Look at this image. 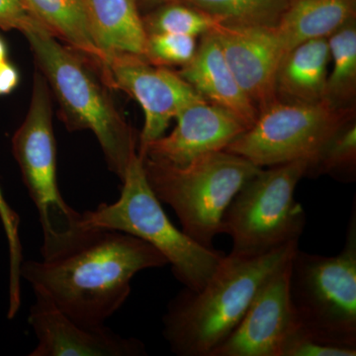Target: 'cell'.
Returning <instances> with one entry per match:
<instances>
[{
  "mask_svg": "<svg viewBox=\"0 0 356 356\" xmlns=\"http://www.w3.org/2000/svg\"><path fill=\"white\" fill-rule=\"evenodd\" d=\"M0 221L6 232L9 250V278L13 280L20 277V268L22 264V245L19 236V216L14 212L4 198L0 188Z\"/></svg>",
  "mask_w": 356,
  "mask_h": 356,
  "instance_id": "484cf974",
  "label": "cell"
},
{
  "mask_svg": "<svg viewBox=\"0 0 356 356\" xmlns=\"http://www.w3.org/2000/svg\"><path fill=\"white\" fill-rule=\"evenodd\" d=\"M37 69L60 104V117L70 131L89 130L99 142L109 170L123 179L137 139L108 90L98 81L88 58L58 42L35 20L22 31Z\"/></svg>",
  "mask_w": 356,
  "mask_h": 356,
  "instance_id": "3957f363",
  "label": "cell"
},
{
  "mask_svg": "<svg viewBox=\"0 0 356 356\" xmlns=\"http://www.w3.org/2000/svg\"><path fill=\"white\" fill-rule=\"evenodd\" d=\"M142 159L156 197L175 211L185 235L208 248H214V238L222 234V217L236 192L262 168L227 151L184 165Z\"/></svg>",
  "mask_w": 356,
  "mask_h": 356,
  "instance_id": "5b68a950",
  "label": "cell"
},
{
  "mask_svg": "<svg viewBox=\"0 0 356 356\" xmlns=\"http://www.w3.org/2000/svg\"><path fill=\"white\" fill-rule=\"evenodd\" d=\"M177 72L206 102L236 115L248 129L257 120L259 110L236 81L213 33L200 37L195 56Z\"/></svg>",
  "mask_w": 356,
  "mask_h": 356,
  "instance_id": "9a60e30c",
  "label": "cell"
},
{
  "mask_svg": "<svg viewBox=\"0 0 356 356\" xmlns=\"http://www.w3.org/2000/svg\"><path fill=\"white\" fill-rule=\"evenodd\" d=\"M290 259L262 285L235 331L211 356H280L299 325L290 300Z\"/></svg>",
  "mask_w": 356,
  "mask_h": 356,
  "instance_id": "8fae6325",
  "label": "cell"
},
{
  "mask_svg": "<svg viewBox=\"0 0 356 356\" xmlns=\"http://www.w3.org/2000/svg\"><path fill=\"white\" fill-rule=\"evenodd\" d=\"M26 1L47 31L99 67L105 55L96 44L84 0Z\"/></svg>",
  "mask_w": 356,
  "mask_h": 356,
  "instance_id": "d6986e66",
  "label": "cell"
},
{
  "mask_svg": "<svg viewBox=\"0 0 356 356\" xmlns=\"http://www.w3.org/2000/svg\"><path fill=\"white\" fill-rule=\"evenodd\" d=\"M96 44L104 55L143 56L147 32L135 0H84Z\"/></svg>",
  "mask_w": 356,
  "mask_h": 356,
  "instance_id": "ac0fdd59",
  "label": "cell"
},
{
  "mask_svg": "<svg viewBox=\"0 0 356 356\" xmlns=\"http://www.w3.org/2000/svg\"><path fill=\"white\" fill-rule=\"evenodd\" d=\"M165 257L137 236L89 229L74 247L51 259L21 264V278L81 324L102 325L120 310L140 271L168 266Z\"/></svg>",
  "mask_w": 356,
  "mask_h": 356,
  "instance_id": "6da1fadb",
  "label": "cell"
},
{
  "mask_svg": "<svg viewBox=\"0 0 356 356\" xmlns=\"http://www.w3.org/2000/svg\"><path fill=\"white\" fill-rule=\"evenodd\" d=\"M227 63L259 112L276 102L275 79L284 58L274 26L220 23L213 30Z\"/></svg>",
  "mask_w": 356,
  "mask_h": 356,
  "instance_id": "5bb4252c",
  "label": "cell"
},
{
  "mask_svg": "<svg viewBox=\"0 0 356 356\" xmlns=\"http://www.w3.org/2000/svg\"><path fill=\"white\" fill-rule=\"evenodd\" d=\"M356 107L339 109L320 102L276 100L225 151L259 168L309 161L341 124L356 116Z\"/></svg>",
  "mask_w": 356,
  "mask_h": 356,
  "instance_id": "9c48e42d",
  "label": "cell"
},
{
  "mask_svg": "<svg viewBox=\"0 0 356 356\" xmlns=\"http://www.w3.org/2000/svg\"><path fill=\"white\" fill-rule=\"evenodd\" d=\"M329 175L337 181H355L356 116L341 124L308 161L305 177Z\"/></svg>",
  "mask_w": 356,
  "mask_h": 356,
  "instance_id": "44dd1931",
  "label": "cell"
},
{
  "mask_svg": "<svg viewBox=\"0 0 356 356\" xmlns=\"http://www.w3.org/2000/svg\"><path fill=\"white\" fill-rule=\"evenodd\" d=\"M356 348L325 343L310 336L300 325L283 344L280 356H355Z\"/></svg>",
  "mask_w": 356,
  "mask_h": 356,
  "instance_id": "d4e9b609",
  "label": "cell"
},
{
  "mask_svg": "<svg viewBox=\"0 0 356 356\" xmlns=\"http://www.w3.org/2000/svg\"><path fill=\"white\" fill-rule=\"evenodd\" d=\"M198 38L187 35L154 33L147 37L144 57L159 67H184L195 56Z\"/></svg>",
  "mask_w": 356,
  "mask_h": 356,
  "instance_id": "cb8c5ba5",
  "label": "cell"
},
{
  "mask_svg": "<svg viewBox=\"0 0 356 356\" xmlns=\"http://www.w3.org/2000/svg\"><path fill=\"white\" fill-rule=\"evenodd\" d=\"M7 60V46L4 40L0 37V63Z\"/></svg>",
  "mask_w": 356,
  "mask_h": 356,
  "instance_id": "f546056e",
  "label": "cell"
},
{
  "mask_svg": "<svg viewBox=\"0 0 356 356\" xmlns=\"http://www.w3.org/2000/svg\"><path fill=\"white\" fill-rule=\"evenodd\" d=\"M289 294L304 331L325 343L356 348L355 200L339 254L295 250L290 259Z\"/></svg>",
  "mask_w": 356,
  "mask_h": 356,
  "instance_id": "52a82bcc",
  "label": "cell"
},
{
  "mask_svg": "<svg viewBox=\"0 0 356 356\" xmlns=\"http://www.w3.org/2000/svg\"><path fill=\"white\" fill-rule=\"evenodd\" d=\"M98 67L106 86L124 91L142 106L145 123L138 151L163 137L185 107L205 100L178 72L151 64L143 56L107 54Z\"/></svg>",
  "mask_w": 356,
  "mask_h": 356,
  "instance_id": "30bf717a",
  "label": "cell"
},
{
  "mask_svg": "<svg viewBox=\"0 0 356 356\" xmlns=\"http://www.w3.org/2000/svg\"><path fill=\"white\" fill-rule=\"evenodd\" d=\"M19 72L10 62L0 63V96L8 95L19 84Z\"/></svg>",
  "mask_w": 356,
  "mask_h": 356,
  "instance_id": "83f0119b",
  "label": "cell"
},
{
  "mask_svg": "<svg viewBox=\"0 0 356 356\" xmlns=\"http://www.w3.org/2000/svg\"><path fill=\"white\" fill-rule=\"evenodd\" d=\"M35 20L26 0H0V28L22 32Z\"/></svg>",
  "mask_w": 356,
  "mask_h": 356,
  "instance_id": "4316f807",
  "label": "cell"
},
{
  "mask_svg": "<svg viewBox=\"0 0 356 356\" xmlns=\"http://www.w3.org/2000/svg\"><path fill=\"white\" fill-rule=\"evenodd\" d=\"M332 70L327 76L325 100L336 107H355L356 18L327 38Z\"/></svg>",
  "mask_w": 356,
  "mask_h": 356,
  "instance_id": "ffe728a7",
  "label": "cell"
},
{
  "mask_svg": "<svg viewBox=\"0 0 356 356\" xmlns=\"http://www.w3.org/2000/svg\"><path fill=\"white\" fill-rule=\"evenodd\" d=\"M299 243L259 257L225 255L199 291L185 288L163 316V337L179 356H211L243 320L266 280L286 264Z\"/></svg>",
  "mask_w": 356,
  "mask_h": 356,
  "instance_id": "7a4b0ae2",
  "label": "cell"
},
{
  "mask_svg": "<svg viewBox=\"0 0 356 356\" xmlns=\"http://www.w3.org/2000/svg\"><path fill=\"white\" fill-rule=\"evenodd\" d=\"M33 81L29 110L14 134L13 151L39 213L42 259H51L81 242L88 229L83 228L81 213L67 205L58 189L50 86L38 69Z\"/></svg>",
  "mask_w": 356,
  "mask_h": 356,
  "instance_id": "8992f818",
  "label": "cell"
},
{
  "mask_svg": "<svg viewBox=\"0 0 356 356\" xmlns=\"http://www.w3.org/2000/svg\"><path fill=\"white\" fill-rule=\"evenodd\" d=\"M29 314L37 337L30 356H145L146 346L102 325L81 324L39 294Z\"/></svg>",
  "mask_w": 356,
  "mask_h": 356,
  "instance_id": "7c38bea8",
  "label": "cell"
},
{
  "mask_svg": "<svg viewBox=\"0 0 356 356\" xmlns=\"http://www.w3.org/2000/svg\"><path fill=\"white\" fill-rule=\"evenodd\" d=\"M139 10L140 8H156L161 4H165L166 2L175 1V0H135ZM153 10V9H152Z\"/></svg>",
  "mask_w": 356,
  "mask_h": 356,
  "instance_id": "f1b7e54d",
  "label": "cell"
},
{
  "mask_svg": "<svg viewBox=\"0 0 356 356\" xmlns=\"http://www.w3.org/2000/svg\"><path fill=\"white\" fill-rule=\"evenodd\" d=\"M197 7L224 24L275 26L291 0H178Z\"/></svg>",
  "mask_w": 356,
  "mask_h": 356,
  "instance_id": "7402d4cb",
  "label": "cell"
},
{
  "mask_svg": "<svg viewBox=\"0 0 356 356\" xmlns=\"http://www.w3.org/2000/svg\"><path fill=\"white\" fill-rule=\"evenodd\" d=\"M307 165L300 159L262 168L241 187L222 217V234L233 243L229 254L259 257L299 243L306 214L294 195Z\"/></svg>",
  "mask_w": 356,
  "mask_h": 356,
  "instance_id": "ba28073f",
  "label": "cell"
},
{
  "mask_svg": "<svg viewBox=\"0 0 356 356\" xmlns=\"http://www.w3.org/2000/svg\"><path fill=\"white\" fill-rule=\"evenodd\" d=\"M121 182L116 202L102 203L95 210L81 213L83 228L115 229L137 236L165 257L185 288L202 289L225 254L194 242L172 224L149 186L138 152L129 161Z\"/></svg>",
  "mask_w": 356,
  "mask_h": 356,
  "instance_id": "277c9868",
  "label": "cell"
},
{
  "mask_svg": "<svg viewBox=\"0 0 356 356\" xmlns=\"http://www.w3.org/2000/svg\"><path fill=\"white\" fill-rule=\"evenodd\" d=\"M330 64L327 38L309 40L294 47L278 67L276 97L286 102H323Z\"/></svg>",
  "mask_w": 356,
  "mask_h": 356,
  "instance_id": "2e32d148",
  "label": "cell"
},
{
  "mask_svg": "<svg viewBox=\"0 0 356 356\" xmlns=\"http://www.w3.org/2000/svg\"><path fill=\"white\" fill-rule=\"evenodd\" d=\"M356 18V0H291L274 26L284 56L309 40L329 38Z\"/></svg>",
  "mask_w": 356,
  "mask_h": 356,
  "instance_id": "e0dca14e",
  "label": "cell"
},
{
  "mask_svg": "<svg viewBox=\"0 0 356 356\" xmlns=\"http://www.w3.org/2000/svg\"><path fill=\"white\" fill-rule=\"evenodd\" d=\"M142 17L147 35L168 33L195 38L209 34L222 23L197 7L178 0L161 4Z\"/></svg>",
  "mask_w": 356,
  "mask_h": 356,
  "instance_id": "603a6c76",
  "label": "cell"
},
{
  "mask_svg": "<svg viewBox=\"0 0 356 356\" xmlns=\"http://www.w3.org/2000/svg\"><path fill=\"white\" fill-rule=\"evenodd\" d=\"M175 120L170 135L138 151L140 158L184 165L204 154L225 151L248 129L236 115L206 100L185 107Z\"/></svg>",
  "mask_w": 356,
  "mask_h": 356,
  "instance_id": "4fadbf2b",
  "label": "cell"
}]
</instances>
